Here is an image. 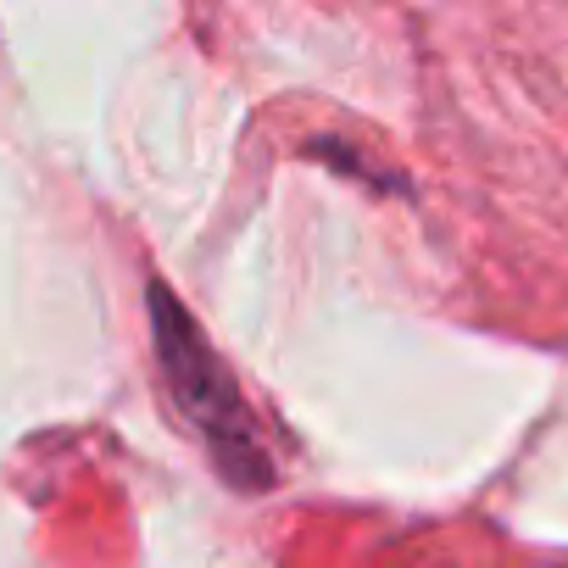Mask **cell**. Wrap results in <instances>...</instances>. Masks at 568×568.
Instances as JSON below:
<instances>
[{"label":"cell","mask_w":568,"mask_h":568,"mask_svg":"<svg viewBox=\"0 0 568 568\" xmlns=\"http://www.w3.org/2000/svg\"><path fill=\"white\" fill-rule=\"evenodd\" d=\"M151 335H156V363H162V379L173 390V407L206 440L217 474L234 490H267L273 463H267V446H262V424L251 418L229 363L206 346L201 324L190 318V307L168 291V284H151Z\"/></svg>","instance_id":"obj_1"}]
</instances>
